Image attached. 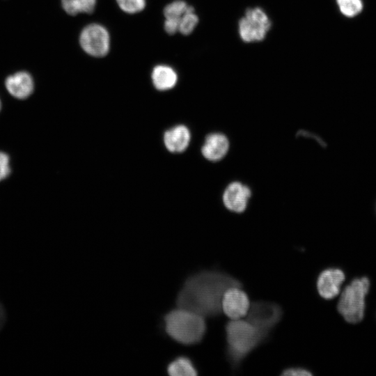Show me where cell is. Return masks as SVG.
Masks as SVG:
<instances>
[{
	"mask_svg": "<svg viewBox=\"0 0 376 376\" xmlns=\"http://www.w3.org/2000/svg\"><path fill=\"white\" fill-rule=\"evenodd\" d=\"M192 8L182 0L173 1L167 4L164 9L165 19L174 20L179 23L184 14Z\"/></svg>",
	"mask_w": 376,
	"mask_h": 376,
	"instance_id": "17",
	"label": "cell"
},
{
	"mask_svg": "<svg viewBox=\"0 0 376 376\" xmlns=\"http://www.w3.org/2000/svg\"><path fill=\"white\" fill-rule=\"evenodd\" d=\"M190 139V132L185 125L173 127L164 135L165 146L171 152H183L188 147Z\"/></svg>",
	"mask_w": 376,
	"mask_h": 376,
	"instance_id": "13",
	"label": "cell"
},
{
	"mask_svg": "<svg viewBox=\"0 0 376 376\" xmlns=\"http://www.w3.org/2000/svg\"><path fill=\"white\" fill-rule=\"evenodd\" d=\"M0 109H1V102H0Z\"/></svg>",
	"mask_w": 376,
	"mask_h": 376,
	"instance_id": "24",
	"label": "cell"
},
{
	"mask_svg": "<svg viewBox=\"0 0 376 376\" xmlns=\"http://www.w3.org/2000/svg\"><path fill=\"white\" fill-rule=\"evenodd\" d=\"M198 23V17L192 8L181 17L178 25V32L182 35H189L193 32Z\"/></svg>",
	"mask_w": 376,
	"mask_h": 376,
	"instance_id": "18",
	"label": "cell"
},
{
	"mask_svg": "<svg viewBox=\"0 0 376 376\" xmlns=\"http://www.w3.org/2000/svg\"><path fill=\"white\" fill-rule=\"evenodd\" d=\"M224 331L226 357L233 370L237 369L247 357L269 338L243 318L229 319Z\"/></svg>",
	"mask_w": 376,
	"mask_h": 376,
	"instance_id": "2",
	"label": "cell"
},
{
	"mask_svg": "<svg viewBox=\"0 0 376 376\" xmlns=\"http://www.w3.org/2000/svg\"><path fill=\"white\" fill-rule=\"evenodd\" d=\"M283 376H311L313 375L311 369L305 366H289L282 370Z\"/></svg>",
	"mask_w": 376,
	"mask_h": 376,
	"instance_id": "21",
	"label": "cell"
},
{
	"mask_svg": "<svg viewBox=\"0 0 376 376\" xmlns=\"http://www.w3.org/2000/svg\"><path fill=\"white\" fill-rule=\"evenodd\" d=\"M6 87L13 97L19 99L28 97L33 91V81L26 72H18L7 77Z\"/></svg>",
	"mask_w": 376,
	"mask_h": 376,
	"instance_id": "12",
	"label": "cell"
},
{
	"mask_svg": "<svg viewBox=\"0 0 376 376\" xmlns=\"http://www.w3.org/2000/svg\"><path fill=\"white\" fill-rule=\"evenodd\" d=\"M251 196V189L240 182H230L223 193L225 207L234 213H242L247 207Z\"/></svg>",
	"mask_w": 376,
	"mask_h": 376,
	"instance_id": "10",
	"label": "cell"
},
{
	"mask_svg": "<svg viewBox=\"0 0 376 376\" xmlns=\"http://www.w3.org/2000/svg\"><path fill=\"white\" fill-rule=\"evenodd\" d=\"M345 279L344 272L338 267L322 269L316 279V289L320 297L330 300L337 297Z\"/></svg>",
	"mask_w": 376,
	"mask_h": 376,
	"instance_id": "9",
	"label": "cell"
},
{
	"mask_svg": "<svg viewBox=\"0 0 376 376\" xmlns=\"http://www.w3.org/2000/svg\"><path fill=\"white\" fill-rule=\"evenodd\" d=\"M82 49L93 57L106 56L110 48V36L107 29L100 24L93 23L86 26L79 36Z\"/></svg>",
	"mask_w": 376,
	"mask_h": 376,
	"instance_id": "7",
	"label": "cell"
},
{
	"mask_svg": "<svg viewBox=\"0 0 376 376\" xmlns=\"http://www.w3.org/2000/svg\"><path fill=\"white\" fill-rule=\"evenodd\" d=\"M243 287L242 282L221 269H203L189 276L175 299L176 306L195 312L205 318L222 314L221 302L230 288Z\"/></svg>",
	"mask_w": 376,
	"mask_h": 376,
	"instance_id": "1",
	"label": "cell"
},
{
	"mask_svg": "<svg viewBox=\"0 0 376 376\" xmlns=\"http://www.w3.org/2000/svg\"><path fill=\"white\" fill-rule=\"evenodd\" d=\"M230 143L228 137L219 132L208 134L201 148L203 156L211 162L222 159L228 153Z\"/></svg>",
	"mask_w": 376,
	"mask_h": 376,
	"instance_id": "11",
	"label": "cell"
},
{
	"mask_svg": "<svg viewBox=\"0 0 376 376\" xmlns=\"http://www.w3.org/2000/svg\"><path fill=\"white\" fill-rule=\"evenodd\" d=\"M119 8L128 14H135L142 11L146 4V0H116Z\"/></svg>",
	"mask_w": 376,
	"mask_h": 376,
	"instance_id": "20",
	"label": "cell"
},
{
	"mask_svg": "<svg viewBox=\"0 0 376 376\" xmlns=\"http://www.w3.org/2000/svg\"><path fill=\"white\" fill-rule=\"evenodd\" d=\"M283 310L280 304L270 301L256 300L251 302L244 318L263 333H270L281 321Z\"/></svg>",
	"mask_w": 376,
	"mask_h": 376,
	"instance_id": "5",
	"label": "cell"
},
{
	"mask_svg": "<svg viewBox=\"0 0 376 376\" xmlns=\"http://www.w3.org/2000/svg\"><path fill=\"white\" fill-rule=\"evenodd\" d=\"M370 288L366 277L353 279L340 293L337 311L343 319L350 324L360 322L364 316L365 299Z\"/></svg>",
	"mask_w": 376,
	"mask_h": 376,
	"instance_id": "4",
	"label": "cell"
},
{
	"mask_svg": "<svg viewBox=\"0 0 376 376\" xmlns=\"http://www.w3.org/2000/svg\"><path fill=\"white\" fill-rule=\"evenodd\" d=\"M171 376H196L198 369L194 361L188 357L179 356L173 359L166 367Z\"/></svg>",
	"mask_w": 376,
	"mask_h": 376,
	"instance_id": "15",
	"label": "cell"
},
{
	"mask_svg": "<svg viewBox=\"0 0 376 376\" xmlns=\"http://www.w3.org/2000/svg\"><path fill=\"white\" fill-rule=\"evenodd\" d=\"M6 321V313L3 306L0 303V331L4 327Z\"/></svg>",
	"mask_w": 376,
	"mask_h": 376,
	"instance_id": "23",
	"label": "cell"
},
{
	"mask_svg": "<svg viewBox=\"0 0 376 376\" xmlns=\"http://www.w3.org/2000/svg\"><path fill=\"white\" fill-rule=\"evenodd\" d=\"M151 79L155 88L159 91H166L175 86L178 75L171 67L158 65L153 68Z\"/></svg>",
	"mask_w": 376,
	"mask_h": 376,
	"instance_id": "14",
	"label": "cell"
},
{
	"mask_svg": "<svg viewBox=\"0 0 376 376\" xmlns=\"http://www.w3.org/2000/svg\"><path fill=\"white\" fill-rule=\"evenodd\" d=\"M250 304L249 295L243 287H232L223 296L222 313L231 320L243 318L247 314Z\"/></svg>",
	"mask_w": 376,
	"mask_h": 376,
	"instance_id": "8",
	"label": "cell"
},
{
	"mask_svg": "<svg viewBox=\"0 0 376 376\" xmlns=\"http://www.w3.org/2000/svg\"><path fill=\"white\" fill-rule=\"evenodd\" d=\"M271 26V20L263 8H248L239 21V36L245 42H260L266 37Z\"/></svg>",
	"mask_w": 376,
	"mask_h": 376,
	"instance_id": "6",
	"label": "cell"
},
{
	"mask_svg": "<svg viewBox=\"0 0 376 376\" xmlns=\"http://www.w3.org/2000/svg\"><path fill=\"white\" fill-rule=\"evenodd\" d=\"M10 173L8 156L0 152V181L5 179Z\"/></svg>",
	"mask_w": 376,
	"mask_h": 376,
	"instance_id": "22",
	"label": "cell"
},
{
	"mask_svg": "<svg viewBox=\"0 0 376 376\" xmlns=\"http://www.w3.org/2000/svg\"><path fill=\"white\" fill-rule=\"evenodd\" d=\"M336 3L341 13L348 17L358 15L363 8L361 0H336Z\"/></svg>",
	"mask_w": 376,
	"mask_h": 376,
	"instance_id": "19",
	"label": "cell"
},
{
	"mask_svg": "<svg viewBox=\"0 0 376 376\" xmlns=\"http://www.w3.org/2000/svg\"><path fill=\"white\" fill-rule=\"evenodd\" d=\"M63 10L70 15L79 13H92L95 8L96 0H61Z\"/></svg>",
	"mask_w": 376,
	"mask_h": 376,
	"instance_id": "16",
	"label": "cell"
},
{
	"mask_svg": "<svg viewBox=\"0 0 376 376\" xmlns=\"http://www.w3.org/2000/svg\"><path fill=\"white\" fill-rule=\"evenodd\" d=\"M205 319L195 312L176 306L164 315V329L174 341L185 345H196L205 336Z\"/></svg>",
	"mask_w": 376,
	"mask_h": 376,
	"instance_id": "3",
	"label": "cell"
}]
</instances>
